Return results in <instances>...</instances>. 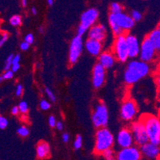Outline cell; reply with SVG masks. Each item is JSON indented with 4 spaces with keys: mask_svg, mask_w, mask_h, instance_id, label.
I'll list each match as a JSON object with an SVG mask.
<instances>
[{
    "mask_svg": "<svg viewBox=\"0 0 160 160\" xmlns=\"http://www.w3.org/2000/svg\"><path fill=\"white\" fill-rule=\"evenodd\" d=\"M150 67L143 61H132L129 62L124 72V81L128 85H133L148 74Z\"/></svg>",
    "mask_w": 160,
    "mask_h": 160,
    "instance_id": "1",
    "label": "cell"
},
{
    "mask_svg": "<svg viewBox=\"0 0 160 160\" xmlns=\"http://www.w3.org/2000/svg\"><path fill=\"white\" fill-rule=\"evenodd\" d=\"M140 120L144 123L149 142L160 145V119L154 115L143 114Z\"/></svg>",
    "mask_w": 160,
    "mask_h": 160,
    "instance_id": "2",
    "label": "cell"
},
{
    "mask_svg": "<svg viewBox=\"0 0 160 160\" xmlns=\"http://www.w3.org/2000/svg\"><path fill=\"white\" fill-rule=\"evenodd\" d=\"M114 144V137L108 129L105 127L100 128L96 133L95 153L97 155H102L106 150L112 148Z\"/></svg>",
    "mask_w": 160,
    "mask_h": 160,
    "instance_id": "3",
    "label": "cell"
},
{
    "mask_svg": "<svg viewBox=\"0 0 160 160\" xmlns=\"http://www.w3.org/2000/svg\"><path fill=\"white\" fill-rule=\"evenodd\" d=\"M98 11L95 8H91L83 13L81 17V24L78 27V35L82 36L83 34H85L88 29H90L93 25H95L98 18Z\"/></svg>",
    "mask_w": 160,
    "mask_h": 160,
    "instance_id": "4",
    "label": "cell"
},
{
    "mask_svg": "<svg viewBox=\"0 0 160 160\" xmlns=\"http://www.w3.org/2000/svg\"><path fill=\"white\" fill-rule=\"evenodd\" d=\"M130 129L132 131L134 140H135V142L136 144L139 145V146H142V145L149 142L148 132H147L144 123L142 120H139L138 121L134 122L131 125Z\"/></svg>",
    "mask_w": 160,
    "mask_h": 160,
    "instance_id": "5",
    "label": "cell"
},
{
    "mask_svg": "<svg viewBox=\"0 0 160 160\" xmlns=\"http://www.w3.org/2000/svg\"><path fill=\"white\" fill-rule=\"evenodd\" d=\"M114 54L117 60L120 62H125L129 58L128 47L127 40H126V35L124 33L116 37V41L114 43Z\"/></svg>",
    "mask_w": 160,
    "mask_h": 160,
    "instance_id": "6",
    "label": "cell"
},
{
    "mask_svg": "<svg viewBox=\"0 0 160 160\" xmlns=\"http://www.w3.org/2000/svg\"><path fill=\"white\" fill-rule=\"evenodd\" d=\"M92 123L97 128L105 127L108 122V112L104 103H100L95 108L92 113Z\"/></svg>",
    "mask_w": 160,
    "mask_h": 160,
    "instance_id": "7",
    "label": "cell"
},
{
    "mask_svg": "<svg viewBox=\"0 0 160 160\" xmlns=\"http://www.w3.org/2000/svg\"><path fill=\"white\" fill-rule=\"evenodd\" d=\"M108 20L115 22L124 32L130 30L135 26V21L132 18V16L123 12L118 14L111 13L109 15Z\"/></svg>",
    "mask_w": 160,
    "mask_h": 160,
    "instance_id": "8",
    "label": "cell"
},
{
    "mask_svg": "<svg viewBox=\"0 0 160 160\" xmlns=\"http://www.w3.org/2000/svg\"><path fill=\"white\" fill-rule=\"evenodd\" d=\"M156 52V49L150 41V39L148 38V37L145 38L140 46L139 57H140L141 60L146 62H151L155 58Z\"/></svg>",
    "mask_w": 160,
    "mask_h": 160,
    "instance_id": "9",
    "label": "cell"
},
{
    "mask_svg": "<svg viewBox=\"0 0 160 160\" xmlns=\"http://www.w3.org/2000/svg\"><path fill=\"white\" fill-rule=\"evenodd\" d=\"M138 112L136 103L132 99H128L123 103L120 109V116L123 120L129 121L136 117Z\"/></svg>",
    "mask_w": 160,
    "mask_h": 160,
    "instance_id": "10",
    "label": "cell"
},
{
    "mask_svg": "<svg viewBox=\"0 0 160 160\" xmlns=\"http://www.w3.org/2000/svg\"><path fill=\"white\" fill-rule=\"evenodd\" d=\"M83 50V40L81 36H76L71 42L69 48V62L71 65L77 63Z\"/></svg>",
    "mask_w": 160,
    "mask_h": 160,
    "instance_id": "11",
    "label": "cell"
},
{
    "mask_svg": "<svg viewBox=\"0 0 160 160\" xmlns=\"http://www.w3.org/2000/svg\"><path fill=\"white\" fill-rule=\"evenodd\" d=\"M141 158L142 153L140 150L134 146L122 148L116 155L118 160H139Z\"/></svg>",
    "mask_w": 160,
    "mask_h": 160,
    "instance_id": "12",
    "label": "cell"
},
{
    "mask_svg": "<svg viewBox=\"0 0 160 160\" xmlns=\"http://www.w3.org/2000/svg\"><path fill=\"white\" fill-rule=\"evenodd\" d=\"M160 145H157L151 142H148L140 146L142 156L148 159H156L160 156Z\"/></svg>",
    "mask_w": 160,
    "mask_h": 160,
    "instance_id": "13",
    "label": "cell"
},
{
    "mask_svg": "<svg viewBox=\"0 0 160 160\" xmlns=\"http://www.w3.org/2000/svg\"><path fill=\"white\" fill-rule=\"evenodd\" d=\"M106 69L101 64L97 63L92 70V85L95 88H100L105 81Z\"/></svg>",
    "mask_w": 160,
    "mask_h": 160,
    "instance_id": "14",
    "label": "cell"
},
{
    "mask_svg": "<svg viewBox=\"0 0 160 160\" xmlns=\"http://www.w3.org/2000/svg\"><path fill=\"white\" fill-rule=\"evenodd\" d=\"M116 140H117V144L121 148L132 146L135 142L132 131L129 128L121 129L118 133Z\"/></svg>",
    "mask_w": 160,
    "mask_h": 160,
    "instance_id": "15",
    "label": "cell"
},
{
    "mask_svg": "<svg viewBox=\"0 0 160 160\" xmlns=\"http://www.w3.org/2000/svg\"><path fill=\"white\" fill-rule=\"evenodd\" d=\"M126 40L128 47L129 58H136L140 52V46L137 38L132 34H128L126 35Z\"/></svg>",
    "mask_w": 160,
    "mask_h": 160,
    "instance_id": "16",
    "label": "cell"
},
{
    "mask_svg": "<svg viewBox=\"0 0 160 160\" xmlns=\"http://www.w3.org/2000/svg\"><path fill=\"white\" fill-rule=\"evenodd\" d=\"M106 37V27L102 24L93 25L88 30V38L103 42Z\"/></svg>",
    "mask_w": 160,
    "mask_h": 160,
    "instance_id": "17",
    "label": "cell"
},
{
    "mask_svg": "<svg viewBox=\"0 0 160 160\" xmlns=\"http://www.w3.org/2000/svg\"><path fill=\"white\" fill-rule=\"evenodd\" d=\"M102 42L92 38H88L85 42V48L90 54L98 56L102 49Z\"/></svg>",
    "mask_w": 160,
    "mask_h": 160,
    "instance_id": "18",
    "label": "cell"
},
{
    "mask_svg": "<svg viewBox=\"0 0 160 160\" xmlns=\"http://www.w3.org/2000/svg\"><path fill=\"white\" fill-rule=\"evenodd\" d=\"M115 54L110 53V52H104L100 53L99 56V63L101 64L106 69H110L114 65L116 58H115Z\"/></svg>",
    "mask_w": 160,
    "mask_h": 160,
    "instance_id": "19",
    "label": "cell"
},
{
    "mask_svg": "<svg viewBox=\"0 0 160 160\" xmlns=\"http://www.w3.org/2000/svg\"><path fill=\"white\" fill-rule=\"evenodd\" d=\"M50 152V148L49 144L46 142H40L38 144L37 148H36V153L38 158H48Z\"/></svg>",
    "mask_w": 160,
    "mask_h": 160,
    "instance_id": "20",
    "label": "cell"
},
{
    "mask_svg": "<svg viewBox=\"0 0 160 160\" xmlns=\"http://www.w3.org/2000/svg\"><path fill=\"white\" fill-rule=\"evenodd\" d=\"M148 38L150 39L152 44L158 52H160V30L158 28L152 30L148 34Z\"/></svg>",
    "mask_w": 160,
    "mask_h": 160,
    "instance_id": "21",
    "label": "cell"
},
{
    "mask_svg": "<svg viewBox=\"0 0 160 160\" xmlns=\"http://www.w3.org/2000/svg\"><path fill=\"white\" fill-rule=\"evenodd\" d=\"M109 21V24H110V27H111L113 33H114L115 35L117 37L119 35H121V34H123L124 33V31L120 28L117 24H116L115 22L112 21V20H108Z\"/></svg>",
    "mask_w": 160,
    "mask_h": 160,
    "instance_id": "22",
    "label": "cell"
},
{
    "mask_svg": "<svg viewBox=\"0 0 160 160\" xmlns=\"http://www.w3.org/2000/svg\"><path fill=\"white\" fill-rule=\"evenodd\" d=\"M110 11L112 14H118V13L123 12V7L118 2H112L110 7Z\"/></svg>",
    "mask_w": 160,
    "mask_h": 160,
    "instance_id": "23",
    "label": "cell"
},
{
    "mask_svg": "<svg viewBox=\"0 0 160 160\" xmlns=\"http://www.w3.org/2000/svg\"><path fill=\"white\" fill-rule=\"evenodd\" d=\"M10 23L13 27H18L22 23V18L20 15H14L10 18Z\"/></svg>",
    "mask_w": 160,
    "mask_h": 160,
    "instance_id": "24",
    "label": "cell"
},
{
    "mask_svg": "<svg viewBox=\"0 0 160 160\" xmlns=\"http://www.w3.org/2000/svg\"><path fill=\"white\" fill-rule=\"evenodd\" d=\"M103 157L107 160H112L115 158V153L114 151L112 150V148L106 150L102 153Z\"/></svg>",
    "mask_w": 160,
    "mask_h": 160,
    "instance_id": "25",
    "label": "cell"
},
{
    "mask_svg": "<svg viewBox=\"0 0 160 160\" xmlns=\"http://www.w3.org/2000/svg\"><path fill=\"white\" fill-rule=\"evenodd\" d=\"M17 132H18V134L20 136H22V137H27V136H28L29 135V129L27 128V127H25V126H22V127H20L17 130Z\"/></svg>",
    "mask_w": 160,
    "mask_h": 160,
    "instance_id": "26",
    "label": "cell"
},
{
    "mask_svg": "<svg viewBox=\"0 0 160 160\" xmlns=\"http://www.w3.org/2000/svg\"><path fill=\"white\" fill-rule=\"evenodd\" d=\"M13 58H14V55L13 54H10L9 56L7 57V60H6L5 67H4V69H5V70H8V69H10L11 67H12Z\"/></svg>",
    "mask_w": 160,
    "mask_h": 160,
    "instance_id": "27",
    "label": "cell"
},
{
    "mask_svg": "<svg viewBox=\"0 0 160 160\" xmlns=\"http://www.w3.org/2000/svg\"><path fill=\"white\" fill-rule=\"evenodd\" d=\"M73 147L76 150L80 149V148L82 147V137H81V136L78 135V136H77V139L74 141Z\"/></svg>",
    "mask_w": 160,
    "mask_h": 160,
    "instance_id": "28",
    "label": "cell"
},
{
    "mask_svg": "<svg viewBox=\"0 0 160 160\" xmlns=\"http://www.w3.org/2000/svg\"><path fill=\"white\" fill-rule=\"evenodd\" d=\"M18 108H19L20 112H22V114H26L28 112V104H27V103L26 101H22V102H20Z\"/></svg>",
    "mask_w": 160,
    "mask_h": 160,
    "instance_id": "29",
    "label": "cell"
},
{
    "mask_svg": "<svg viewBox=\"0 0 160 160\" xmlns=\"http://www.w3.org/2000/svg\"><path fill=\"white\" fill-rule=\"evenodd\" d=\"M131 16L135 22H139L142 18V14L138 11H132L131 13Z\"/></svg>",
    "mask_w": 160,
    "mask_h": 160,
    "instance_id": "30",
    "label": "cell"
},
{
    "mask_svg": "<svg viewBox=\"0 0 160 160\" xmlns=\"http://www.w3.org/2000/svg\"><path fill=\"white\" fill-rule=\"evenodd\" d=\"M14 71L11 69V70H10V69H8V70H6V72H4L3 75H2V78H3L4 80H9V79H11V78H13V76H14Z\"/></svg>",
    "mask_w": 160,
    "mask_h": 160,
    "instance_id": "31",
    "label": "cell"
},
{
    "mask_svg": "<svg viewBox=\"0 0 160 160\" xmlns=\"http://www.w3.org/2000/svg\"><path fill=\"white\" fill-rule=\"evenodd\" d=\"M40 108L41 109H42V110H44V111H46V110L49 109V108H50V104H49V103L48 102L47 100H42L40 103Z\"/></svg>",
    "mask_w": 160,
    "mask_h": 160,
    "instance_id": "32",
    "label": "cell"
},
{
    "mask_svg": "<svg viewBox=\"0 0 160 160\" xmlns=\"http://www.w3.org/2000/svg\"><path fill=\"white\" fill-rule=\"evenodd\" d=\"M8 125V120L3 116H0V128L5 129Z\"/></svg>",
    "mask_w": 160,
    "mask_h": 160,
    "instance_id": "33",
    "label": "cell"
},
{
    "mask_svg": "<svg viewBox=\"0 0 160 160\" xmlns=\"http://www.w3.org/2000/svg\"><path fill=\"white\" fill-rule=\"evenodd\" d=\"M8 38H9V34H8V33H7V32H3V33H2V35H1V39H0V46H3V44L7 42Z\"/></svg>",
    "mask_w": 160,
    "mask_h": 160,
    "instance_id": "34",
    "label": "cell"
},
{
    "mask_svg": "<svg viewBox=\"0 0 160 160\" xmlns=\"http://www.w3.org/2000/svg\"><path fill=\"white\" fill-rule=\"evenodd\" d=\"M46 94H47L48 97H49V98L50 99V100H51V101H53V102H55V101H56V97H55L54 94L53 93V92H52L51 90L49 89V88H46Z\"/></svg>",
    "mask_w": 160,
    "mask_h": 160,
    "instance_id": "35",
    "label": "cell"
},
{
    "mask_svg": "<svg viewBox=\"0 0 160 160\" xmlns=\"http://www.w3.org/2000/svg\"><path fill=\"white\" fill-rule=\"evenodd\" d=\"M33 40H34V38H33V35L32 33H28L26 37H25V41L27 42L30 44H32L33 42Z\"/></svg>",
    "mask_w": 160,
    "mask_h": 160,
    "instance_id": "36",
    "label": "cell"
},
{
    "mask_svg": "<svg viewBox=\"0 0 160 160\" xmlns=\"http://www.w3.org/2000/svg\"><path fill=\"white\" fill-rule=\"evenodd\" d=\"M49 124L50 127L52 128H54L56 127V124H57V122L56 120H55L54 116H50L49 118Z\"/></svg>",
    "mask_w": 160,
    "mask_h": 160,
    "instance_id": "37",
    "label": "cell"
},
{
    "mask_svg": "<svg viewBox=\"0 0 160 160\" xmlns=\"http://www.w3.org/2000/svg\"><path fill=\"white\" fill-rule=\"evenodd\" d=\"M30 43H28L27 42H23L21 43V45H20V48H21L22 50H27V49H29V47H30Z\"/></svg>",
    "mask_w": 160,
    "mask_h": 160,
    "instance_id": "38",
    "label": "cell"
},
{
    "mask_svg": "<svg viewBox=\"0 0 160 160\" xmlns=\"http://www.w3.org/2000/svg\"><path fill=\"white\" fill-rule=\"evenodd\" d=\"M23 92V88L21 85H18L16 88V96L17 97H21L22 94Z\"/></svg>",
    "mask_w": 160,
    "mask_h": 160,
    "instance_id": "39",
    "label": "cell"
},
{
    "mask_svg": "<svg viewBox=\"0 0 160 160\" xmlns=\"http://www.w3.org/2000/svg\"><path fill=\"white\" fill-rule=\"evenodd\" d=\"M19 112H20V110H19V108H18V106H14V107H13L12 109H11V113H12L13 115H14V116L18 115Z\"/></svg>",
    "mask_w": 160,
    "mask_h": 160,
    "instance_id": "40",
    "label": "cell"
},
{
    "mask_svg": "<svg viewBox=\"0 0 160 160\" xmlns=\"http://www.w3.org/2000/svg\"><path fill=\"white\" fill-rule=\"evenodd\" d=\"M62 140H63L64 142H69V135L68 133H64L62 135Z\"/></svg>",
    "mask_w": 160,
    "mask_h": 160,
    "instance_id": "41",
    "label": "cell"
},
{
    "mask_svg": "<svg viewBox=\"0 0 160 160\" xmlns=\"http://www.w3.org/2000/svg\"><path fill=\"white\" fill-rule=\"evenodd\" d=\"M19 68H20V64L16 63V64H13L12 67H11V69H12L14 72H17V71L19 69Z\"/></svg>",
    "mask_w": 160,
    "mask_h": 160,
    "instance_id": "42",
    "label": "cell"
},
{
    "mask_svg": "<svg viewBox=\"0 0 160 160\" xmlns=\"http://www.w3.org/2000/svg\"><path fill=\"white\" fill-rule=\"evenodd\" d=\"M20 55H15L14 56V58H13V64H16V63H19L20 62ZM12 64V65H13Z\"/></svg>",
    "mask_w": 160,
    "mask_h": 160,
    "instance_id": "43",
    "label": "cell"
},
{
    "mask_svg": "<svg viewBox=\"0 0 160 160\" xmlns=\"http://www.w3.org/2000/svg\"><path fill=\"white\" fill-rule=\"evenodd\" d=\"M56 128H58V130L59 131H62V129H63L64 126H63V123H62V122H58L56 124Z\"/></svg>",
    "mask_w": 160,
    "mask_h": 160,
    "instance_id": "44",
    "label": "cell"
},
{
    "mask_svg": "<svg viewBox=\"0 0 160 160\" xmlns=\"http://www.w3.org/2000/svg\"><path fill=\"white\" fill-rule=\"evenodd\" d=\"M156 82H157V86H158V91H159L160 92V74L158 76V78H157Z\"/></svg>",
    "mask_w": 160,
    "mask_h": 160,
    "instance_id": "45",
    "label": "cell"
},
{
    "mask_svg": "<svg viewBox=\"0 0 160 160\" xmlns=\"http://www.w3.org/2000/svg\"><path fill=\"white\" fill-rule=\"evenodd\" d=\"M31 11H32V13H33V14H34V15H35V14H37V13H38V11H37V10H36L35 7H33L31 10Z\"/></svg>",
    "mask_w": 160,
    "mask_h": 160,
    "instance_id": "46",
    "label": "cell"
},
{
    "mask_svg": "<svg viewBox=\"0 0 160 160\" xmlns=\"http://www.w3.org/2000/svg\"><path fill=\"white\" fill-rule=\"evenodd\" d=\"M22 3L23 7H26L27 5V0H22Z\"/></svg>",
    "mask_w": 160,
    "mask_h": 160,
    "instance_id": "47",
    "label": "cell"
},
{
    "mask_svg": "<svg viewBox=\"0 0 160 160\" xmlns=\"http://www.w3.org/2000/svg\"><path fill=\"white\" fill-rule=\"evenodd\" d=\"M47 2H48V4H49V5L52 6L53 3V0H47Z\"/></svg>",
    "mask_w": 160,
    "mask_h": 160,
    "instance_id": "48",
    "label": "cell"
},
{
    "mask_svg": "<svg viewBox=\"0 0 160 160\" xmlns=\"http://www.w3.org/2000/svg\"><path fill=\"white\" fill-rule=\"evenodd\" d=\"M39 31H40V33H42L44 32V29H43L42 27H40V28H39Z\"/></svg>",
    "mask_w": 160,
    "mask_h": 160,
    "instance_id": "49",
    "label": "cell"
},
{
    "mask_svg": "<svg viewBox=\"0 0 160 160\" xmlns=\"http://www.w3.org/2000/svg\"><path fill=\"white\" fill-rule=\"evenodd\" d=\"M158 112H159V116H160V100H159V108H158Z\"/></svg>",
    "mask_w": 160,
    "mask_h": 160,
    "instance_id": "50",
    "label": "cell"
},
{
    "mask_svg": "<svg viewBox=\"0 0 160 160\" xmlns=\"http://www.w3.org/2000/svg\"><path fill=\"white\" fill-rule=\"evenodd\" d=\"M158 29H159V30H160V22H159V23H158Z\"/></svg>",
    "mask_w": 160,
    "mask_h": 160,
    "instance_id": "51",
    "label": "cell"
}]
</instances>
